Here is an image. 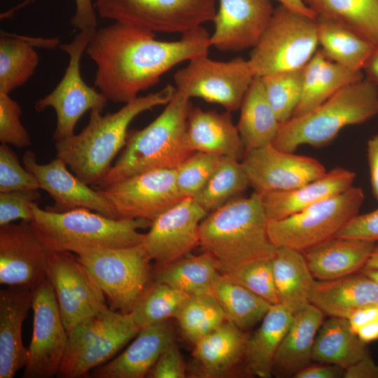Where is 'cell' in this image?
Returning <instances> with one entry per match:
<instances>
[{
  "instance_id": "1",
  "label": "cell",
  "mask_w": 378,
  "mask_h": 378,
  "mask_svg": "<svg viewBox=\"0 0 378 378\" xmlns=\"http://www.w3.org/2000/svg\"><path fill=\"white\" fill-rule=\"evenodd\" d=\"M120 22L97 29L85 49L95 63L94 85L109 101L129 102L157 84L178 64L207 55L210 35L202 26L174 41Z\"/></svg>"
},
{
  "instance_id": "2",
  "label": "cell",
  "mask_w": 378,
  "mask_h": 378,
  "mask_svg": "<svg viewBox=\"0 0 378 378\" xmlns=\"http://www.w3.org/2000/svg\"><path fill=\"white\" fill-rule=\"evenodd\" d=\"M175 91L176 87L167 85L125 103L115 113L102 115V109L90 111L89 122L80 133L55 141L56 157L86 184L97 186L124 148L132 121L144 111L166 105Z\"/></svg>"
},
{
  "instance_id": "3",
  "label": "cell",
  "mask_w": 378,
  "mask_h": 378,
  "mask_svg": "<svg viewBox=\"0 0 378 378\" xmlns=\"http://www.w3.org/2000/svg\"><path fill=\"white\" fill-rule=\"evenodd\" d=\"M200 246L220 274L248 262L272 259L276 247L267 232L261 195L237 197L209 213L200 224Z\"/></svg>"
},
{
  "instance_id": "4",
  "label": "cell",
  "mask_w": 378,
  "mask_h": 378,
  "mask_svg": "<svg viewBox=\"0 0 378 378\" xmlns=\"http://www.w3.org/2000/svg\"><path fill=\"white\" fill-rule=\"evenodd\" d=\"M190 98L177 90L162 112L141 130H128L125 145L96 187L158 169H176L192 152L187 142Z\"/></svg>"
},
{
  "instance_id": "5",
  "label": "cell",
  "mask_w": 378,
  "mask_h": 378,
  "mask_svg": "<svg viewBox=\"0 0 378 378\" xmlns=\"http://www.w3.org/2000/svg\"><path fill=\"white\" fill-rule=\"evenodd\" d=\"M30 224L40 240L52 251L78 254L97 250L130 247L142 243L138 230L150 227L146 219H116L79 208L57 213L32 205Z\"/></svg>"
},
{
  "instance_id": "6",
  "label": "cell",
  "mask_w": 378,
  "mask_h": 378,
  "mask_svg": "<svg viewBox=\"0 0 378 378\" xmlns=\"http://www.w3.org/2000/svg\"><path fill=\"white\" fill-rule=\"evenodd\" d=\"M378 113V88L367 78L342 88L323 104L281 123L272 145L293 153L302 145L328 144L344 127L365 122Z\"/></svg>"
},
{
  "instance_id": "7",
  "label": "cell",
  "mask_w": 378,
  "mask_h": 378,
  "mask_svg": "<svg viewBox=\"0 0 378 378\" xmlns=\"http://www.w3.org/2000/svg\"><path fill=\"white\" fill-rule=\"evenodd\" d=\"M318 46L317 20L280 4L248 62L255 77L291 71L304 66Z\"/></svg>"
},
{
  "instance_id": "8",
  "label": "cell",
  "mask_w": 378,
  "mask_h": 378,
  "mask_svg": "<svg viewBox=\"0 0 378 378\" xmlns=\"http://www.w3.org/2000/svg\"><path fill=\"white\" fill-rule=\"evenodd\" d=\"M139 330L130 313H121L109 307L84 319L68 332L56 377H86L90 371L111 360Z\"/></svg>"
},
{
  "instance_id": "9",
  "label": "cell",
  "mask_w": 378,
  "mask_h": 378,
  "mask_svg": "<svg viewBox=\"0 0 378 378\" xmlns=\"http://www.w3.org/2000/svg\"><path fill=\"white\" fill-rule=\"evenodd\" d=\"M76 257L113 311L130 313L155 281L151 260L141 244L83 252Z\"/></svg>"
},
{
  "instance_id": "10",
  "label": "cell",
  "mask_w": 378,
  "mask_h": 378,
  "mask_svg": "<svg viewBox=\"0 0 378 378\" xmlns=\"http://www.w3.org/2000/svg\"><path fill=\"white\" fill-rule=\"evenodd\" d=\"M364 199L362 188L351 186L292 216L267 220L269 237L276 248L303 252L335 237L358 214Z\"/></svg>"
},
{
  "instance_id": "11",
  "label": "cell",
  "mask_w": 378,
  "mask_h": 378,
  "mask_svg": "<svg viewBox=\"0 0 378 378\" xmlns=\"http://www.w3.org/2000/svg\"><path fill=\"white\" fill-rule=\"evenodd\" d=\"M102 18L154 33L190 31L213 21L215 0H96Z\"/></svg>"
},
{
  "instance_id": "12",
  "label": "cell",
  "mask_w": 378,
  "mask_h": 378,
  "mask_svg": "<svg viewBox=\"0 0 378 378\" xmlns=\"http://www.w3.org/2000/svg\"><path fill=\"white\" fill-rule=\"evenodd\" d=\"M96 30L80 31L71 43L59 48L69 57L64 76L48 95L36 102L34 108L41 112L52 107L56 113L57 125L52 135L54 141L74 135L79 119L88 111L103 110L108 101L101 92L87 85L80 74V60Z\"/></svg>"
},
{
  "instance_id": "13",
  "label": "cell",
  "mask_w": 378,
  "mask_h": 378,
  "mask_svg": "<svg viewBox=\"0 0 378 378\" xmlns=\"http://www.w3.org/2000/svg\"><path fill=\"white\" fill-rule=\"evenodd\" d=\"M188 62L174 75L177 90L190 98L219 104L230 112L240 108L255 78L248 59L237 57L222 62L202 55Z\"/></svg>"
},
{
  "instance_id": "14",
  "label": "cell",
  "mask_w": 378,
  "mask_h": 378,
  "mask_svg": "<svg viewBox=\"0 0 378 378\" xmlns=\"http://www.w3.org/2000/svg\"><path fill=\"white\" fill-rule=\"evenodd\" d=\"M95 188L111 203L118 219L152 222L183 199L175 169H153Z\"/></svg>"
},
{
  "instance_id": "15",
  "label": "cell",
  "mask_w": 378,
  "mask_h": 378,
  "mask_svg": "<svg viewBox=\"0 0 378 378\" xmlns=\"http://www.w3.org/2000/svg\"><path fill=\"white\" fill-rule=\"evenodd\" d=\"M33 332L23 378L56 377L66 346L64 326L52 285L47 279L33 291Z\"/></svg>"
},
{
  "instance_id": "16",
  "label": "cell",
  "mask_w": 378,
  "mask_h": 378,
  "mask_svg": "<svg viewBox=\"0 0 378 378\" xmlns=\"http://www.w3.org/2000/svg\"><path fill=\"white\" fill-rule=\"evenodd\" d=\"M207 214L188 197L153 220L141 245L154 267L176 262L200 246V224Z\"/></svg>"
},
{
  "instance_id": "17",
  "label": "cell",
  "mask_w": 378,
  "mask_h": 378,
  "mask_svg": "<svg viewBox=\"0 0 378 378\" xmlns=\"http://www.w3.org/2000/svg\"><path fill=\"white\" fill-rule=\"evenodd\" d=\"M47 277L67 332L84 319L108 308L104 294L71 252L52 251Z\"/></svg>"
},
{
  "instance_id": "18",
  "label": "cell",
  "mask_w": 378,
  "mask_h": 378,
  "mask_svg": "<svg viewBox=\"0 0 378 378\" xmlns=\"http://www.w3.org/2000/svg\"><path fill=\"white\" fill-rule=\"evenodd\" d=\"M241 163L249 186L260 195L296 188L327 172L316 159L284 151L272 144L246 150Z\"/></svg>"
},
{
  "instance_id": "19",
  "label": "cell",
  "mask_w": 378,
  "mask_h": 378,
  "mask_svg": "<svg viewBox=\"0 0 378 378\" xmlns=\"http://www.w3.org/2000/svg\"><path fill=\"white\" fill-rule=\"evenodd\" d=\"M52 253L30 222L0 226V284L34 290L47 279Z\"/></svg>"
},
{
  "instance_id": "20",
  "label": "cell",
  "mask_w": 378,
  "mask_h": 378,
  "mask_svg": "<svg viewBox=\"0 0 378 378\" xmlns=\"http://www.w3.org/2000/svg\"><path fill=\"white\" fill-rule=\"evenodd\" d=\"M22 162L36 177L40 189L53 199L54 204L46 206L47 211L62 213L84 208L118 219L113 205L104 195L69 171L61 159L56 157L48 164H41L36 162V154L27 150L24 153Z\"/></svg>"
},
{
  "instance_id": "21",
  "label": "cell",
  "mask_w": 378,
  "mask_h": 378,
  "mask_svg": "<svg viewBox=\"0 0 378 378\" xmlns=\"http://www.w3.org/2000/svg\"><path fill=\"white\" fill-rule=\"evenodd\" d=\"M211 47L221 51L253 48L265 29L274 9L270 0H218Z\"/></svg>"
},
{
  "instance_id": "22",
  "label": "cell",
  "mask_w": 378,
  "mask_h": 378,
  "mask_svg": "<svg viewBox=\"0 0 378 378\" xmlns=\"http://www.w3.org/2000/svg\"><path fill=\"white\" fill-rule=\"evenodd\" d=\"M175 341L169 320L140 328L134 341L115 358L91 371L93 378H144L162 351Z\"/></svg>"
},
{
  "instance_id": "23",
  "label": "cell",
  "mask_w": 378,
  "mask_h": 378,
  "mask_svg": "<svg viewBox=\"0 0 378 378\" xmlns=\"http://www.w3.org/2000/svg\"><path fill=\"white\" fill-rule=\"evenodd\" d=\"M33 291L13 286L0 290V378L14 377L27 363L22 327L31 308Z\"/></svg>"
},
{
  "instance_id": "24",
  "label": "cell",
  "mask_w": 378,
  "mask_h": 378,
  "mask_svg": "<svg viewBox=\"0 0 378 378\" xmlns=\"http://www.w3.org/2000/svg\"><path fill=\"white\" fill-rule=\"evenodd\" d=\"M355 178L354 172L336 167L296 188L260 194L267 220L286 218L340 194L353 186Z\"/></svg>"
},
{
  "instance_id": "25",
  "label": "cell",
  "mask_w": 378,
  "mask_h": 378,
  "mask_svg": "<svg viewBox=\"0 0 378 378\" xmlns=\"http://www.w3.org/2000/svg\"><path fill=\"white\" fill-rule=\"evenodd\" d=\"M186 138L192 152L212 153L241 161L246 151L231 112L227 111L218 113L192 106L188 115Z\"/></svg>"
},
{
  "instance_id": "26",
  "label": "cell",
  "mask_w": 378,
  "mask_h": 378,
  "mask_svg": "<svg viewBox=\"0 0 378 378\" xmlns=\"http://www.w3.org/2000/svg\"><path fill=\"white\" fill-rule=\"evenodd\" d=\"M310 303L330 317L348 319L358 309L378 305V285L367 276L315 280Z\"/></svg>"
},
{
  "instance_id": "27",
  "label": "cell",
  "mask_w": 378,
  "mask_h": 378,
  "mask_svg": "<svg viewBox=\"0 0 378 378\" xmlns=\"http://www.w3.org/2000/svg\"><path fill=\"white\" fill-rule=\"evenodd\" d=\"M248 336L229 321L196 342L192 357L202 377H227L244 360Z\"/></svg>"
},
{
  "instance_id": "28",
  "label": "cell",
  "mask_w": 378,
  "mask_h": 378,
  "mask_svg": "<svg viewBox=\"0 0 378 378\" xmlns=\"http://www.w3.org/2000/svg\"><path fill=\"white\" fill-rule=\"evenodd\" d=\"M324 314L309 303L293 314L290 326L274 357L272 375L293 377L311 364L316 334Z\"/></svg>"
},
{
  "instance_id": "29",
  "label": "cell",
  "mask_w": 378,
  "mask_h": 378,
  "mask_svg": "<svg viewBox=\"0 0 378 378\" xmlns=\"http://www.w3.org/2000/svg\"><path fill=\"white\" fill-rule=\"evenodd\" d=\"M374 242L335 237L304 251L314 278L326 281L350 275L363 267Z\"/></svg>"
},
{
  "instance_id": "30",
  "label": "cell",
  "mask_w": 378,
  "mask_h": 378,
  "mask_svg": "<svg viewBox=\"0 0 378 378\" xmlns=\"http://www.w3.org/2000/svg\"><path fill=\"white\" fill-rule=\"evenodd\" d=\"M363 78L362 71L329 61L318 49L304 67L302 94L293 117L309 112L342 88Z\"/></svg>"
},
{
  "instance_id": "31",
  "label": "cell",
  "mask_w": 378,
  "mask_h": 378,
  "mask_svg": "<svg viewBox=\"0 0 378 378\" xmlns=\"http://www.w3.org/2000/svg\"><path fill=\"white\" fill-rule=\"evenodd\" d=\"M57 38L29 37L1 31L0 34V93L10 94L34 73L39 57L34 47L52 49Z\"/></svg>"
},
{
  "instance_id": "32",
  "label": "cell",
  "mask_w": 378,
  "mask_h": 378,
  "mask_svg": "<svg viewBox=\"0 0 378 378\" xmlns=\"http://www.w3.org/2000/svg\"><path fill=\"white\" fill-rule=\"evenodd\" d=\"M272 261L279 304L295 314L310 303L314 277L300 251L279 247Z\"/></svg>"
},
{
  "instance_id": "33",
  "label": "cell",
  "mask_w": 378,
  "mask_h": 378,
  "mask_svg": "<svg viewBox=\"0 0 378 378\" xmlns=\"http://www.w3.org/2000/svg\"><path fill=\"white\" fill-rule=\"evenodd\" d=\"M293 317V314L280 304L270 307L259 328L246 342L244 362L250 373L260 378L272 376L275 355Z\"/></svg>"
},
{
  "instance_id": "34",
  "label": "cell",
  "mask_w": 378,
  "mask_h": 378,
  "mask_svg": "<svg viewBox=\"0 0 378 378\" xmlns=\"http://www.w3.org/2000/svg\"><path fill=\"white\" fill-rule=\"evenodd\" d=\"M240 109L237 130L246 150L272 144L281 122L270 106L260 77H255Z\"/></svg>"
},
{
  "instance_id": "35",
  "label": "cell",
  "mask_w": 378,
  "mask_h": 378,
  "mask_svg": "<svg viewBox=\"0 0 378 378\" xmlns=\"http://www.w3.org/2000/svg\"><path fill=\"white\" fill-rule=\"evenodd\" d=\"M368 354L365 343L352 330L348 319L331 317L323 322L316 334L312 360L346 369Z\"/></svg>"
},
{
  "instance_id": "36",
  "label": "cell",
  "mask_w": 378,
  "mask_h": 378,
  "mask_svg": "<svg viewBox=\"0 0 378 378\" xmlns=\"http://www.w3.org/2000/svg\"><path fill=\"white\" fill-rule=\"evenodd\" d=\"M318 41L325 57L348 69L363 71L376 46L336 22L316 18Z\"/></svg>"
},
{
  "instance_id": "37",
  "label": "cell",
  "mask_w": 378,
  "mask_h": 378,
  "mask_svg": "<svg viewBox=\"0 0 378 378\" xmlns=\"http://www.w3.org/2000/svg\"><path fill=\"white\" fill-rule=\"evenodd\" d=\"M316 18L336 22L378 46V0H304Z\"/></svg>"
},
{
  "instance_id": "38",
  "label": "cell",
  "mask_w": 378,
  "mask_h": 378,
  "mask_svg": "<svg viewBox=\"0 0 378 378\" xmlns=\"http://www.w3.org/2000/svg\"><path fill=\"white\" fill-rule=\"evenodd\" d=\"M216 261L208 253L181 258L153 267L154 281L165 284L188 295L211 294L220 275Z\"/></svg>"
},
{
  "instance_id": "39",
  "label": "cell",
  "mask_w": 378,
  "mask_h": 378,
  "mask_svg": "<svg viewBox=\"0 0 378 378\" xmlns=\"http://www.w3.org/2000/svg\"><path fill=\"white\" fill-rule=\"evenodd\" d=\"M211 295L224 311L227 321L245 331L261 321L272 305L248 288L233 283L220 274Z\"/></svg>"
},
{
  "instance_id": "40",
  "label": "cell",
  "mask_w": 378,
  "mask_h": 378,
  "mask_svg": "<svg viewBox=\"0 0 378 378\" xmlns=\"http://www.w3.org/2000/svg\"><path fill=\"white\" fill-rule=\"evenodd\" d=\"M248 186L241 161L223 157L206 183L193 199L209 214L239 197Z\"/></svg>"
},
{
  "instance_id": "41",
  "label": "cell",
  "mask_w": 378,
  "mask_h": 378,
  "mask_svg": "<svg viewBox=\"0 0 378 378\" xmlns=\"http://www.w3.org/2000/svg\"><path fill=\"white\" fill-rule=\"evenodd\" d=\"M174 318L183 337L193 344L227 320L211 294L189 295Z\"/></svg>"
},
{
  "instance_id": "42",
  "label": "cell",
  "mask_w": 378,
  "mask_h": 378,
  "mask_svg": "<svg viewBox=\"0 0 378 378\" xmlns=\"http://www.w3.org/2000/svg\"><path fill=\"white\" fill-rule=\"evenodd\" d=\"M189 295L165 284L154 283L141 297L130 312L140 328L175 318Z\"/></svg>"
},
{
  "instance_id": "43",
  "label": "cell",
  "mask_w": 378,
  "mask_h": 378,
  "mask_svg": "<svg viewBox=\"0 0 378 378\" xmlns=\"http://www.w3.org/2000/svg\"><path fill=\"white\" fill-rule=\"evenodd\" d=\"M304 67L260 77L268 102L281 124L293 117L300 101Z\"/></svg>"
},
{
  "instance_id": "44",
  "label": "cell",
  "mask_w": 378,
  "mask_h": 378,
  "mask_svg": "<svg viewBox=\"0 0 378 378\" xmlns=\"http://www.w3.org/2000/svg\"><path fill=\"white\" fill-rule=\"evenodd\" d=\"M222 156L196 151L176 169V183L181 196L194 197L206 183Z\"/></svg>"
},
{
  "instance_id": "45",
  "label": "cell",
  "mask_w": 378,
  "mask_h": 378,
  "mask_svg": "<svg viewBox=\"0 0 378 378\" xmlns=\"http://www.w3.org/2000/svg\"><path fill=\"white\" fill-rule=\"evenodd\" d=\"M220 274L226 279L248 288L271 304H279L272 259L257 260Z\"/></svg>"
},
{
  "instance_id": "46",
  "label": "cell",
  "mask_w": 378,
  "mask_h": 378,
  "mask_svg": "<svg viewBox=\"0 0 378 378\" xmlns=\"http://www.w3.org/2000/svg\"><path fill=\"white\" fill-rule=\"evenodd\" d=\"M39 189L36 177L20 164L16 153L8 144H1L0 192Z\"/></svg>"
},
{
  "instance_id": "47",
  "label": "cell",
  "mask_w": 378,
  "mask_h": 378,
  "mask_svg": "<svg viewBox=\"0 0 378 378\" xmlns=\"http://www.w3.org/2000/svg\"><path fill=\"white\" fill-rule=\"evenodd\" d=\"M20 104L8 94L0 93V141L1 144L25 148L31 145V139L22 125Z\"/></svg>"
},
{
  "instance_id": "48",
  "label": "cell",
  "mask_w": 378,
  "mask_h": 378,
  "mask_svg": "<svg viewBox=\"0 0 378 378\" xmlns=\"http://www.w3.org/2000/svg\"><path fill=\"white\" fill-rule=\"evenodd\" d=\"M41 198L38 190H20L0 192V226L15 220L31 222L32 205Z\"/></svg>"
},
{
  "instance_id": "49",
  "label": "cell",
  "mask_w": 378,
  "mask_h": 378,
  "mask_svg": "<svg viewBox=\"0 0 378 378\" xmlns=\"http://www.w3.org/2000/svg\"><path fill=\"white\" fill-rule=\"evenodd\" d=\"M186 377V365L175 341L162 351L146 376L149 378H185Z\"/></svg>"
},
{
  "instance_id": "50",
  "label": "cell",
  "mask_w": 378,
  "mask_h": 378,
  "mask_svg": "<svg viewBox=\"0 0 378 378\" xmlns=\"http://www.w3.org/2000/svg\"><path fill=\"white\" fill-rule=\"evenodd\" d=\"M336 237L372 242L378 241V209L365 214L356 215Z\"/></svg>"
},
{
  "instance_id": "51",
  "label": "cell",
  "mask_w": 378,
  "mask_h": 378,
  "mask_svg": "<svg viewBox=\"0 0 378 378\" xmlns=\"http://www.w3.org/2000/svg\"><path fill=\"white\" fill-rule=\"evenodd\" d=\"M75 5L71 25L79 31L97 30V16L92 0H75Z\"/></svg>"
},
{
  "instance_id": "52",
  "label": "cell",
  "mask_w": 378,
  "mask_h": 378,
  "mask_svg": "<svg viewBox=\"0 0 378 378\" xmlns=\"http://www.w3.org/2000/svg\"><path fill=\"white\" fill-rule=\"evenodd\" d=\"M344 378H378V365L368 354L356 363L346 368Z\"/></svg>"
},
{
  "instance_id": "53",
  "label": "cell",
  "mask_w": 378,
  "mask_h": 378,
  "mask_svg": "<svg viewBox=\"0 0 378 378\" xmlns=\"http://www.w3.org/2000/svg\"><path fill=\"white\" fill-rule=\"evenodd\" d=\"M345 369L336 365H309L294 378H337L343 377Z\"/></svg>"
},
{
  "instance_id": "54",
  "label": "cell",
  "mask_w": 378,
  "mask_h": 378,
  "mask_svg": "<svg viewBox=\"0 0 378 378\" xmlns=\"http://www.w3.org/2000/svg\"><path fill=\"white\" fill-rule=\"evenodd\" d=\"M352 330L356 333L361 326L378 321V305L369 306L354 312L348 318Z\"/></svg>"
},
{
  "instance_id": "55",
  "label": "cell",
  "mask_w": 378,
  "mask_h": 378,
  "mask_svg": "<svg viewBox=\"0 0 378 378\" xmlns=\"http://www.w3.org/2000/svg\"><path fill=\"white\" fill-rule=\"evenodd\" d=\"M368 159L372 191L378 201V155L374 146L369 143H368Z\"/></svg>"
},
{
  "instance_id": "56",
  "label": "cell",
  "mask_w": 378,
  "mask_h": 378,
  "mask_svg": "<svg viewBox=\"0 0 378 378\" xmlns=\"http://www.w3.org/2000/svg\"><path fill=\"white\" fill-rule=\"evenodd\" d=\"M368 80L378 88V46L368 59L363 69Z\"/></svg>"
},
{
  "instance_id": "57",
  "label": "cell",
  "mask_w": 378,
  "mask_h": 378,
  "mask_svg": "<svg viewBox=\"0 0 378 378\" xmlns=\"http://www.w3.org/2000/svg\"><path fill=\"white\" fill-rule=\"evenodd\" d=\"M356 334L365 343L378 340V321L361 326L356 330Z\"/></svg>"
},
{
  "instance_id": "58",
  "label": "cell",
  "mask_w": 378,
  "mask_h": 378,
  "mask_svg": "<svg viewBox=\"0 0 378 378\" xmlns=\"http://www.w3.org/2000/svg\"><path fill=\"white\" fill-rule=\"evenodd\" d=\"M281 5L310 18L316 19V14L306 5L304 0H277Z\"/></svg>"
},
{
  "instance_id": "59",
  "label": "cell",
  "mask_w": 378,
  "mask_h": 378,
  "mask_svg": "<svg viewBox=\"0 0 378 378\" xmlns=\"http://www.w3.org/2000/svg\"><path fill=\"white\" fill-rule=\"evenodd\" d=\"M365 274L378 285V268L365 269Z\"/></svg>"
},
{
  "instance_id": "60",
  "label": "cell",
  "mask_w": 378,
  "mask_h": 378,
  "mask_svg": "<svg viewBox=\"0 0 378 378\" xmlns=\"http://www.w3.org/2000/svg\"><path fill=\"white\" fill-rule=\"evenodd\" d=\"M368 143L370 144L371 145L374 146L378 155V134L370 139Z\"/></svg>"
}]
</instances>
